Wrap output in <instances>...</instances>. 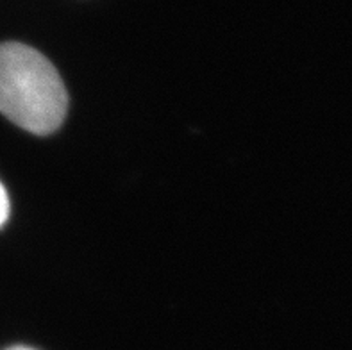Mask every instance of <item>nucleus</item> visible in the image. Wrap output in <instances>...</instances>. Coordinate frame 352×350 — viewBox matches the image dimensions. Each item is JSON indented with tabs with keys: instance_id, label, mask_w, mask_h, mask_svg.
Listing matches in <instances>:
<instances>
[{
	"instance_id": "1",
	"label": "nucleus",
	"mask_w": 352,
	"mask_h": 350,
	"mask_svg": "<svg viewBox=\"0 0 352 350\" xmlns=\"http://www.w3.org/2000/svg\"><path fill=\"white\" fill-rule=\"evenodd\" d=\"M67 109V88L49 59L27 45H0V113L29 133L49 134Z\"/></svg>"
},
{
	"instance_id": "2",
	"label": "nucleus",
	"mask_w": 352,
	"mask_h": 350,
	"mask_svg": "<svg viewBox=\"0 0 352 350\" xmlns=\"http://www.w3.org/2000/svg\"><path fill=\"white\" fill-rule=\"evenodd\" d=\"M8 218H9V197L6 188L2 186V182H0V227L8 222Z\"/></svg>"
},
{
	"instance_id": "3",
	"label": "nucleus",
	"mask_w": 352,
	"mask_h": 350,
	"mask_svg": "<svg viewBox=\"0 0 352 350\" xmlns=\"http://www.w3.org/2000/svg\"><path fill=\"white\" fill-rule=\"evenodd\" d=\"M8 350H34V349H31V347H11V349Z\"/></svg>"
}]
</instances>
